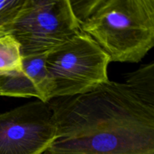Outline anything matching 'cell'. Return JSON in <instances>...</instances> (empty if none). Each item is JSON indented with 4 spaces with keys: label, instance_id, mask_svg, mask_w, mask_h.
Masks as SVG:
<instances>
[{
    "label": "cell",
    "instance_id": "obj_9",
    "mask_svg": "<svg viewBox=\"0 0 154 154\" xmlns=\"http://www.w3.org/2000/svg\"><path fill=\"white\" fill-rule=\"evenodd\" d=\"M25 0H0V30L7 34L20 11Z\"/></svg>",
    "mask_w": 154,
    "mask_h": 154
},
{
    "label": "cell",
    "instance_id": "obj_3",
    "mask_svg": "<svg viewBox=\"0 0 154 154\" xmlns=\"http://www.w3.org/2000/svg\"><path fill=\"white\" fill-rule=\"evenodd\" d=\"M110 63L103 50L83 32L48 52L45 67L52 99L86 94L108 82Z\"/></svg>",
    "mask_w": 154,
    "mask_h": 154
},
{
    "label": "cell",
    "instance_id": "obj_1",
    "mask_svg": "<svg viewBox=\"0 0 154 154\" xmlns=\"http://www.w3.org/2000/svg\"><path fill=\"white\" fill-rule=\"evenodd\" d=\"M49 102L57 138L44 154H154V108L126 83Z\"/></svg>",
    "mask_w": 154,
    "mask_h": 154
},
{
    "label": "cell",
    "instance_id": "obj_7",
    "mask_svg": "<svg viewBox=\"0 0 154 154\" xmlns=\"http://www.w3.org/2000/svg\"><path fill=\"white\" fill-rule=\"evenodd\" d=\"M125 82L132 90L154 108V61L143 64L124 75Z\"/></svg>",
    "mask_w": 154,
    "mask_h": 154
},
{
    "label": "cell",
    "instance_id": "obj_8",
    "mask_svg": "<svg viewBox=\"0 0 154 154\" xmlns=\"http://www.w3.org/2000/svg\"><path fill=\"white\" fill-rule=\"evenodd\" d=\"M22 65L19 42L11 34L0 37V75L20 71Z\"/></svg>",
    "mask_w": 154,
    "mask_h": 154
},
{
    "label": "cell",
    "instance_id": "obj_5",
    "mask_svg": "<svg viewBox=\"0 0 154 154\" xmlns=\"http://www.w3.org/2000/svg\"><path fill=\"white\" fill-rule=\"evenodd\" d=\"M57 138L50 102L36 99L0 114V154H44Z\"/></svg>",
    "mask_w": 154,
    "mask_h": 154
},
{
    "label": "cell",
    "instance_id": "obj_6",
    "mask_svg": "<svg viewBox=\"0 0 154 154\" xmlns=\"http://www.w3.org/2000/svg\"><path fill=\"white\" fill-rule=\"evenodd\" d=\"M46 54L23 57L22 69L0 75V96L52 99V89L45 67Z\"/></svg>",
    "mask_w": 154,
    "mask_h": 154
},
{
    "label": "cell",
    "instance_id": "obj_10",
    "mask_svg": "<svg viewBox=\"0 0 154 154\" xmlns=\"http://www.w3.org/2000/svg\"><path fill=\"white\" fill-rule=\"evenodd\" d=\"M5 35H7V33H5V32L1 31V30H0V37H2V36Z\"/></svg>",
    "mask_w": 154,
    "mask_h": 154
},
{
    "label": "cell",
    "instance_id": "obj_2",
    "mask_svg": "<svg viewBox=\"0 0 154 154\" xmlns=\"http://www.w3.org/2000/svg\"><path fill=\"white\" fill-rule=\"evenodd\" d=\"M81 31L111 62L138 63L154 48V0H70Z\"/></svg>",
    "mask_w": 154,
    "mask_h": 154
},
{
    "label": "cell",
    "instance_id": "obj_4",
    "mask_svg": "<svg viewBox=\"0 0 154 154\" xmlns=\"http://www.w3.org/2000/svg\"><path fill=\"white\" fill-rule=\"evenodd\" d=\"M81 32L70 0H25L9 34L27 57L48 54Z\"/></svg>",
    "mask_w": 154,
    "mask_h": 154
}]
</instances>
